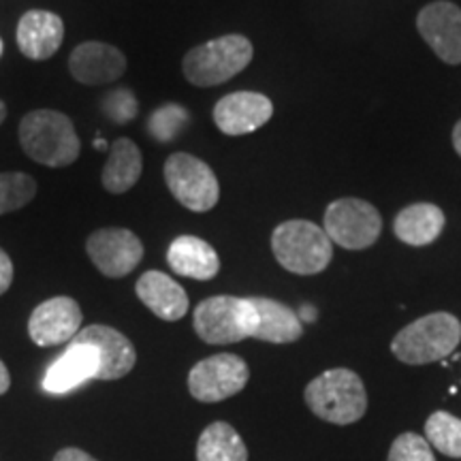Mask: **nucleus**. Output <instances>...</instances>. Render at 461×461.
<instances>
[{"instance_id": "nucleus-18", "label": "nucleus", "mask_w": 461, "mask_h": 461, "mask_svg": "<svg viewBox=\"0 0 461 461\" xmlns=\"http://www.w3.org/2000/svg\"><path fill=\"white\" fill-rule=\"evenodd\" d=\"M137 297L163 321H180L188 312V295L176 280L163 272H146L137 280Z\"/></svg>"}, {"instance_id": "nucleus-21", "label": "nucleus", "mask_w": 461, "mask_h": 461, "mask_svg": "<svg viewBox=\"0 0 461 461\" xmlns=\"http://www.w3.org/2000/svg\"><path fill=\"white\" fill-rule=\"evenodd\" d=\"M445 212L434 203H412L397 214L393 233L408 246H428L445 230Z\"/></svg>"}, {"instance_id": "nucleus-12", "label": "nucleus", "mask_w": 461, "mask_h": 461, "mask_svg": "<svg viewBox=\"0 0 461 461\" xmlns=\"http://www.w3.org/2000/svg\"><path fill=\"white\" fill-rule=\"evenodd\" d=\"M417 28L425 43L447 65H461V9L438 0L420 9Z\"/></svg>"}, {"instance_id": "nucleus-32", "label": "nucleus", "mask_w": 461, "mask_h": 461, "mask_svg": "<svg viewBox=\"0 0 461 461\" xmlns=\"http://www.w3.org/2000/svg\"><path fill=\"white\" fill-rule=\"evenodd\" d=\"M299 321L302 322H314L316 321V310L312 308V305H303L302 310H299Z\"/></svg>"}, {"instance_id": "nucleus-35", "label": "nucleus", "mask_w": 461, "mask_h": 461, "mask_svg": "<svg viewBox=\"0 0 461 461\" xmlns=\"http://www.w3.org/2000/svg\"><path fill=\"white\" fill-rule=\"evenodd\" d=\"M95 148H96V149L107 148V141H105V140H96V141H95Z\"/></svg>"}, {"instance_id": "nucleus-29", "label": "nucleus", "mask_w": 461, "mask_h": 461, "mask_svg": "<svg viewBox=\"0 0 461 461\" xmlns=\"http://www.w3.org/2000/svg\"><path fill=\"white\" fill-rule=\"evenodd\" d=\"M11 282H14V263H11L7 252L0 248V295L9 291Z\"/></svg>"}, {"instance_id": "nucleus-17", "label": "nucleus", "mask_w": 461, "mask_h": 461, "mask_svg": "<svg viewBox=\"0 0 461 461\" xmlns=\"http://www.w3.org/2000/svg\"><path fill=\"white\" fill-rule=\"evenodd\" d=\"M99 372V355L92 346L68 344L67 350L51 363L43 378V389L48 393H68L79 384L96 378Z\"/></svg>"}, {"instance_id": "nucleus-7", "label": "nucleus", "mask_w": 461, "mask_h": 461, "mask_svg": "<svg viewBox=\"0 0 461 461\" xmlns=\"http://www.w3.org/2000/svg\"><path fill=\"white\" fill-rule=\"evenodd\" d=\"M165 182L173 197L190 212H210L221 199L216 173L193 154H171L165 163Z\"/></svg>"}, {"instance_id": "nucleus-1", "label": "nucleus", "mask_w": 461, "mask_h": 461, "mask_svg": "<svg viewBox=\"0 0 461 461\" xmlns=\"http://www.w3.org/2000/svg\"><path fill=\"white\" fill-rule=\"evenodd\" d=\"M303 400L316 417L333 425H353L367 411L366 384L348 367L319 374L305 387Z\"/></svg>"}, {"instance_id": "nucleus-14", "label": "nucleus", "mask_w": 461, "mask_h": 461, "mask_svg": "<svg viewBox=\"0 0 461 461\" xmlns=\"http://www.w3.org/2000/svg\"><path fill=\"white\" fill-rule=\"evenodd\" d=\"M274 115V103L261 92H233L214 107V122L224 135H248L261 129Z\"/></svg>"}, {"instance_id": "nucleus-20", "label": "nucleus", "mask_w": 461, "mask_h": 461, "mask_svg": "<svg viewBox=\"0 0 461 461\" xmlns=\"http://www.w3.org/2000/svg\"><path fill=\"white\" fill-rule=\"evenodd\" d=\"M257 310L255 339L272 344H291L303 336V325L295 310L267 297H252Z\"/></svg>"}, {"instance_id": "nucleus-10", "label": "nucleus", "mask_w": 461, "mask_h": 461, "mask_svg": "<svg viewBox=\"0 0 461 461\" xmlns=\"http://www.w3.org/2000/svg\"><path fill=\"white\" fill-rule=\"evenodd\" d=\"M90 261L107 278H124L143 258V244L129 229H99L86 241Z\"/></svg>"}, {"instance_id": "nucleus-25", "label": "nucleus", "mask_w": 461, "mask_h": 461, "mask_svg": "<svg viewBox=\"0 0 461 461\" xmlns=\"http://www.w3.org/2000/svg\"><path fill=\"white\" fill-rule=\"evenodd\" d=\"M37 194V182L26 173H0V216L31 203Z\"/></svg>"}, {"instance_id": "nucleus-6", "label": "nucleus", "mask_w": 461, "mask_h": 461, "mask_svg": "<svg viewBox=\"0 0 461 461\" xmlns=\"http://www.w3.org/2000/svg\"><path fill=\"white\" fill-rule=\"evenodd\" d=\"M193 325L205 344L222 346L255 338V303L252 297H207L194 308Z\"/></svg>"}, {"instance_id": "nucleus-16", "label": "nucleus", "mask_w": 461, "mask_h": 461, "mask_svg": "<svg viewBox=\"0 0 461 461\" xmlns=\"http://www.w3.org/2000/svg\"><path fill=\"white\" fill-rule=\"evenodd\" d=\"M65 39V22L51 11H28L17 24V45L31 60H48L60 50Z\"/></svg>"}, {"instance_id": "nucleus-23", "label": "nucleus", "mask_w": 461, "mask_h": 461, "mask_svg": "<svg viewBox=\"0 0 461 461\" xmlns=\"http://www.w3.org/2000/svg\"><path fill=\"white\" fill-rule=\"evenodd\" d=\"M197 461H248V448L229 423L216 420L201 431Z\"/></svg>"}, {"instance_id": "nucleus-24", "label": "nucleus", "mask_w": 461, "mask_h": 461, "mask_svg": "<svg viewBox=\"0 0 461 461\" xmlns=\"http://www.w3.org/2000/svg\"><path fill=\"white\" fill-rule=\"evenodd\" d=\"M425 436L436 451L453 459H461V419L451 412L438 411L425 423Z\"/></svg>"}, {"instance_id": "nucleus-36", "label": "nucleus", "mask_w": 461, "mask_h": 461, "mask_svg": "<svg viewBox=\"0 0 461 461\" xmlns=\"http://www.w3.org/2000/svg\"><path fill=\"white\" fill-rule=\"evenodd\" d=\"M0 54H3V41H0Z\"/></svg>"}, {"instance_id": "nucleus-9", "label": "nucleus", "mask_w": 461, "mask_h": 461, "mask_svg": "<svg viewBox=\"0 0 461 461\" xmlns=\"http://www.w3.org/2000/svg\"><path fill=\"white\" fill-rule=\"evenodd\" d=\"M250 380V367L238 355L222 353L199 361L188 374V391L197 402L216 403L238 395Z\"/></svg>"}, {"instance_id": "nucleus-3", "label": "nucleus", "mask_w": 461, "mask_h": 461, "mask_svg": "<svg viewBox=\"0 0 461 461\" xmlns=\"http://www.w3.org/2000/svg\"><path fill=\"white\" fill-rule=\"evenodd\" d=\"M461 342V322L448 312L420 316L391 342V353L406 366H428L445 359Z\"/></svg>"}, {"instance_id": "nucleus-11", "label": "nucleus", "mask_w": 461, "mask_h": 461, "mask_svg": "<svg viewBox=\"0 0 461 461\" xmlns=\"http://www.w3.org/2000/svg\"><path fill=\"white\" fill-rule=\"evenodd\" d=\"M82 308L71 297H51L32 310L28 336L37 346H60L82 331Z\"/></svg>"}, {"instance_id": "nucleus-15", "label": "nucleus", "mask_w": 461, "mask_h": 461, "mask_svg": "<svg viewBox=\"0 0 461 461\" xmlns=\"http://www.w3.org/2000/svg\"><path fill=\"white\" fill-rule=\"evenodd\" d=\"M71 75L84 86L112 84L126 71V58L122 51L109 43L88 41L77 45L68 58Z\"/></svg>"}, {"instance_id": "nucleus-26", "label": "nucleus", "mask_w": 461, "mask_h": 461, "mask_svg": "<svg viewBox=\"0 0 461 461\" xmlns=\"http://www.w3.org/2000/svg\"><path fill=\"white\" fill-rule=\"evenodd\" d=\"M387 461H436V457L428 438L414 434V431H406V434L395 438V442L389 448Z\"/></svg>"}, {"instance_id": "nucleus-19", "label": "nucleus", "mask_w": 461, "mask_h": 461, "mask_svg": "<svg viewBox=\"0 0 461 461\" xmlns=\"http://www.w3.org/2000/svg\"><path fill=\"white\" fill-rule=\"evenodd\" d=\"M169 267L177 276L193 280H212L221 272V258L205 240L194 235H180L167 250Z\"/></svg>"}, {"instance_id": "nucleus-33", "label": "nucleus", "mask_w": 461, "mask_h": 461, "mask_svg": "<svg viewBox=\"0 0 461 461\" xmlns=\"http://www.w3.org/2000/svg\"><path fill=\"white\" fill-rule=\"evenodd\" d=\"M453 146H455V152L461 157V120L455 124V129H453Z\"/></svg>"}, {"instance_id": "nucleus-30", "label": "nucleus", "mask_w": 461, "mask_h": 461, "mask_svg": "<svg viewBox=\"0 0 461 461\" xmlns=\"http://www.w3.org/2000/svg\"><path fill=\"white\" fill-rule=\"evenodd\" d=\"M54 461H99V459H95L92 455L82 451V448L68 447V448H62V451H58Z\"/></svg>"}, {"instance_id": "nucleus-31", "label": "nucleus", "mask_w": 461, "mask_h": 461, "mask_svg": "<svg viewBox=\"0 0 461 461\" xmlns=\"http://www.w3.org/2000/svg\"><path fill=\"white\" fill-rule=\"evenodd\" d=\"M11 387V376L7 366H5L3 359H0V395H5Z\"/></svg>"}, {"instance_id": "nucleus-13", "label": "nucleus", "mask_w": 461, "mask_h": 461, "mask_svg": "<svg viewBox=\"0 0 461 461\" xmlns=\"http://www.w3.org/2000/svg\"><path fill=\"white\" fill-rule=\"evenodd\" d=\"M71 342L92 346V348L96 350V355H99V372H96V380L124 378L137 363L135 346L131 344V339L126 338L124 333L113 330V327H84Z\"/></svg>"}, {"instance_id": "nucleus-8", "label": "nucleus", "mask_w": 461, "mask_h": 461, "mask_svg": "<svg viewBox=\"0 0 461 461\" xmlns=\"http://www.w3.org/2000/svg\"><path fill=\"white\" fill-rule=\"evenodd\" d=\"M380 230H383V218L376 207L363 199H338L325 212L327 238L346 250H366L376 244Z\"/></svg>"}, {"instance_id": "nucleus-22", "label": "nucleus", "mask_w": 461, "mask_h": 461, "mask_svg": "<svg viewBox=\"0 0 461 461\" xmlns=\"http://www.w3.org/2000/svg\"><path fill=\"white\" fill-rule=\"evenodd\" d=\"M141 177V152L135 146V141L122 140L113 141L112 149H109V157L103 169L101 182L105 190L113 194H122L126 190H131L140 182Z\"/></svg>"}, {"instance_id": "nucleus-5", "label": "nucleus", "mask_w": 461, "mask_h": 461, "mask_svg": "<svg viewBox=\"0 0 461 461\" xmlns=\"http://www.w3.org/2000/svg\"><path fill=\"white\" fill-rule=\"evenodd\" d=\"M252 54L255 50L244 34H224L190 50L184 56L182 68L190 84L210 88L229 82L230 77L244 71L250 65Z\"/></svg>"}, {"instance_id": "nucleus-34", "label": "nucleus", "mask_w": 461, "mask_h": 461, "mask_svg": "<svg viewBox=\"0 0 461 461\" xmlns=\"http://www.w3.org/2000/svg\"><path fill=\"white\" fill-rule=\"evenodd\" d=\"M5 118H7V107H5V103L0 101V124L5 122Z\"/></svg>"}, {"instance_id": "nucleus-28", "label": "nucleus", "mask_w": 461, "mask_h": 461, "mask_svg": "<svg viewBox=\"0 0 461 461\" xmlns=\"http://www.w3.org/2000/svg\"><path fill=\"white\" fill-rule=\"evenodd\" d=\"M105 109L113 122H129L132 115L137 113V101L129 90H118L109 95Z\"/></svg>"}, {"instance_id": "nucleus-2", "label": "nucleus", "mask_w": 461, "mask_h": 461, "mask_svg": "<svg viewBox=\"0 0 461 461\" xmlns=\"http://www.w3.org/2000/svg\"><path fill=\"white\" fill-rule=\"evenodd\" d=\"M24 152L45 167H68L79 157V137L71 118L54 109H37L20 122Z\"/></svg>"}, {"instance_id": "nucleus-4", "label": "nucleus", "mask_w": 461, "mask_h": 461, "mask_svg": "<svg viewBox=\"0 0 461 461\" xmlns=\"http://www.w3.org/2000/svg\"><path fill=\"white\" fill-rule=\"evenodd\" d=\"M272 250L286 272L314 276L325 272L333 258V241L325 229L310 221H286L272 233Z\"/></svg>"}, {"instance_id": "nucleus-27", "label": "nucleus", "mask_w": 461, "mask_h": 461, "mask_svg": "<svg viewBox=\"0 0 461 461\" xmlns=\"http://www.w3.org/2000/svg\"><path fill=\"white\" fill-rule=\"evenodd\" d=\"M188 112H184L180 105H165L149 120V131L160 141H169L177 135V131L186 124Z\"/></svg>"}]
</instances>
